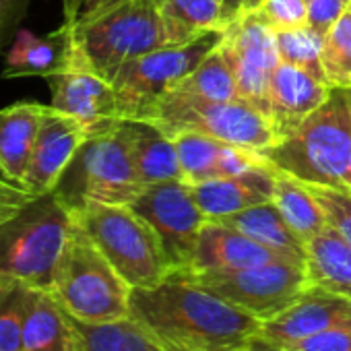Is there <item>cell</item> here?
<instances>
[{
  "mask_svg": "<svg viewBox=\"0 0 351 351\" xmlns=\"http://www.w3.org/2000/svg\"><path fill=\"white\" fill-rule=\"evenodd\" d=\"M130 316L167 351H230L250 345L263 322L182 271L155 287L132 289Z\"/></svg>",
  "mask_w": 351,
  "mask_h": 351,
  "instance_id": "obj_1",
  "label": "cell"
},
{
  "mask_svg": "<svg viewBox=\"0 0 351 351\" xmlns=\"http://www.w3.org/2000/svg\"><path fill=\"white\" fill-rule=\"evenodd\" d=\"M75 228V211L54 191L32 197L0 223V277L50 291Z\"/></svg>",
  "mask_w": 351,
  "mask_h": 351,
  "instance_id": "obj_2",
  "label": "cell"
},
{
  "mask_svg": "<svg viewBox=\"0 0 351 351\" xmlns=\"http://www.w3.org/2000/svg\"><path fill=\"white\" fill-rule=\"evenodd\" d=\"M263 157L304 184L345 189L351 157V89L330 87L328 99L293 132L265 149Z\"/></svg>",
  "mask_w": 351,
  "mask_h": 351,
  "instance_id": "obj_3",
  "label": "cell"
},
{
  "mask_svg": "<svg viewBox=\"0 0 351 351\" xmlns=\"http://www.w3.org/2000/svg\"><path fill=\"white\" fill-rule=\"evenodd\" d=\"M73 25L77 62L112 81L130 60L165 48L157 0H124L116 9Z\"/></svg>",
  "mask_w": 351,
  "mask_h": 351,
  "instance_id": "obj_4",
  "label": "cell"
},
{
  "mask_svg": "<svg viewBox=\"0 0 351 351\" xmlns=\"http://www.w3.org/2000/svg\"><path fill=\"white\" fill-rule=\"evenodd\" d=\"M75 217L132 289L155 287L171 273L157 234L128 205L87 203Z\"/></svg>",
  "mask_w": 351,
  "mask_h": 351,
  "instance_id": "obj_5",
  "label": "cell"
},
{
  "mask_svg": "<svg viewBox=\"0 0 351 351\" xmlns=\"http://www.w3.org/2000/svg\"><path fill=\"white\" fill-rule=\"evenodd\" d=\"M50 291L81 322H110L130 314L132 287L79 223L62 254Z\"/></svg>",
  "mask_w": 351,
  "mask_h": 351,
  "instance_id": "obj_6",
  "label": "cell"
},
{
  "mask_svg": "<svg viewBox=\"0 0 351 351\" xmlns=\"http://www.w3.org/2000/svg\"><path fill=\"white\" fill-rule=\"evenodd\" d=\"M143 189L124 130L116 122L85 138L54 193L75 211L87 203L130 205Z\"/></svg>",
  "mask_w": 351,
  "mask_h": 351,
  "instance_id": "obj_7",
  "label": "cell"
},
{
  "mask_svg": "<svg viewBox=\"0 0 351 351\" xmlns=\"http://www.w3.org/2000/svg\"><path fill=\"white\" fill-rule=\"evenodd\" d=\"M143 120L155 124L167 136L195 132L256 151L261 155L277 143L271 122L242 99L213 101L173 89L163 95Z\"/></svg>",
  "mask_w": 351,
  "mask_h": 351,
  "instance_id": "obj_8",
  "label": "cell"
},
{
  "mask_svg": "<svg viewBox=\"0 0 351 351\" xmlns=\"http://www.w3.org/2000/svg\"><path fill=\"white\" fill-rule=\"evenodd\" d=\"M226 40V29H211L182 46H165L126 62L110 81L120 120H143L147 112L178 87Z\"/></svg>",
  "mask_w": 351,
  "mask_h": 351,
  "instance_id": "obj_9",
  "label": "cell"
},
{
  "mask_svg": "<svg viewBox=\"0 0 351 351\" xmlns=\"http://www.w3.org/2000/svg\"><path fill=\"white\" fill-rule=\"evenodd\" d=\"M186 275L261 322L281 314L312 285L306 265L291 261H273L267 265L226 273Z\"/></svg>",
  "mask_w": 351,
  "mask_h": 351,
  "instance_id": "obj_10",
  "label": "cell"
},
{
  "mask_svg": "<svg viewBox=\"0 0 351 351\" xmlns=\"http://www.w3.org/2000/svg\"><path fill=\"white\" fill-rule=\"evenodd\" d=\"M157 234L165 258L173 271H186L193 263L201 230L207 221L193 191L182 180L145 186L128 205Z\"/></svg>",
  "mask_w": 351,
  "mask_h": 351,
  "instance_id": "obj_11",
  "label": "cell"
},
{
  "mask_svg": "<svg viewBox=\"0 0 351 351\" xmlns=\"http://www.w3.org/2000/svg\"><path fill=\"white\" fill-rule=\"evenodd\" d=\"M219 48L234 71L240 99L265 116L267 89L279 66L275 32L254 11H246L226 29Z\"/></svg>",
  "mask_w": 351,
  "mask_h": 351,
  "instance_id": "obj_12",
  "label": "cell"
},
{
  "mask_svg": "<svg viewBox=\"0 0 351 351\" xmlns=\"http://www.w3.org/2000/svg\"><path fill=\"white\" fill-rule=\"evenodd\" d=\"M89 134V128L77 118L48 106L21 186L32 197L52 193Z\"/></svg>",
  "mask_w": 351,
  "mask_h": 351,
  "instance_id": "obj_13",
  "label": "cell"
},
{
  "mask_svg": "<svg viewBox=\"0 0 351 351\" xmlns=\"http://www.w3.org/2000/svg\"><path fill=\"white\" fill-rule=\"evenodd\" d=\"M351 320V298L310 285L289 308L263 322L250 345H283Z\"/></svg>",
  "mask_w": 351,
  "mask_h": 351,
  "instance_id": "obj_14",
  "label": "cell"
},
{
  "mask_svg": "<svg viewBox=\"0 0 351 351\" xmlns=\"http://www.w3.org/2000/svg\"><path fill=\"white\" fill-rule=\"evenodd\" d=\"M46 81L52 95L50 106L77 118L89 128L91 134L120 122L114 87L97 73L81 64H73L71 69L56 73Z\"/></svg>",
  "mask_w": 351,
  "mask_h": 351,
  "instance_id": "obj_15",
  "label": "cell"
},
{
  "mask_svg": "<svg viewBox=\"0 0 351 351\" xmlns=\"http://www.w3.org/2000/svg\"><path fill=\"white\" fill-rule=\"evenodd\" d=\"M330 87L308 73L279 62L269 89L265 116L271 122L277 141L293 132L312 112L328 99Z\"/></svg>",
  "mask_w": 351,
  "mask_h": 351,
  "instance_id": "obj_16",
  "label": "cell"
},
{
  "mask_svg": "<svg viewBox=\"0 0 351 351\" xmlns=\"http://www.w3.org/2000/svg\"><path fill=\"white\" fill-rule=\"evenodd\" d=\"M178 149L182 180L186 184H199L215 178L244 173L256 165H265V157L256 151L217 141L211 136L180 132L171 136Z\"/></svg>",
  "mask_w": 351,
  "mask_h": 351,
  "instance_id": "obj_17",
  "label": "cell"
},
{
  "mask_svg": "<svg viewBox=\"0 0 351 351\" xmlns=\"http://www.w3.org/2000/svg\"><path fill=\"white\" fill-rule=\"evenodd\" d=\"M273 261L287 258L279 256L277 252L269 250L267 246L254 242L252 238L217 219H207L201 230L197 250L186 273H226L267 265Z\"/></svg>",
  "mask_w": 351,
  "mask_h": 351,
  "instance_id": "obj_18",
  "label": "cell"
},
{
  "mask_svg": "<svg viewBox=\"0 0 351 351\" xmlns=\"http://www.w3.org/2000/svg\"><path fill=\"white\" fill-rule=\"evenodd\" d=\"M77 62L73 25L62 23L48 36H38L29 29H19L3 69V79L19 77H52L71 69Z\"/></svg>",
  "mask_w": 351,
  "mask_h": 351,
  "instance_id": "obj_19",
  "label": "cell"
},
{
  "mask_svg": "<svg viewBox=\"0 0 351 351\" xmlns=\"http://www.w3.org/2000/svg\"><path fill=\"white\" fill-rule=\"evenodd\" d=\"M189 186L205 217L221 219L248 207L273 201L275 167L271 163H265L244 173L230 176V178H215Z\"/></svg>",
  "mask_w": 351,
  "mask_h": 351,
  "instance_id": "obj_20",
  "label": "cell"
},
{
  "mask_svg": "<svg viewBox=\"0 0 351 351\" xmlns=\"http://www.w3.org/2000/svg\"><path fill=\"white\" fill-rule=\"evenodd\" d=\"M48 106L17 101L0 110V176L21 186ZM23 189V186H21Z\"/></svg>",
  "mask_w": 351,
  "mask_h": 351,
  "instance_id": "obj_21",
  "label": "cell"
},
{
  "mask_svg": "<svg viewBox=\"0 0 351 351\" xmlns=\"http://www.w3.org/2000/svg\"><path fill=\"white\" fill-rule=\"evenodd\" d=\"M21 351H77L75 320L48 289L27 291Z\"/></svg>",
  "mask_w": 351,
  "mask_h": 351,
  "instance_id": "obj_22",
  "label": "cell"
},
{
  "mask_svg": "<svg viewBox=\"0 0 351 351\" xmlns=\"http://www.w3.org/2000/svg\"><path fill=\"white\" fill-rule=\"evenodd\" d=\"M120 126L143 186L182 180L178 149L171 136L145 120H120Z\"/></svg>",
  "mask_w": 351,
  "mask_h": 351,
  "instance_id": "obj_23",
  "label": "cell"
},
{
  "mask_svg": "<svg viewBox=\"0 0 351 351\" xmlns=\"http://www.w3.org/2000/svg\"><path fill=\"white\" fill-rule=\"evenodd\" d=\"M217 221L242 232L244 236L252 238L254 242L267 246L269 250L277 252L279 256L291 263L306 265L308 261L306 242L289 228V223L283 219L273 201L248 207L240 213L221 217Z\"/></svg>",
  "mask_w": 351,
  "mask_h": 351,
  "instance_id": "obj_24",
  "label": "cell"
},
{
  "mask_svg": "<svg viewBox=\"0 0 351 351\" xmlns=\"http://www.w3.org/2000/svg\"><path fill=\"white\" fill-rule=\"evenodd\" d=\"M167 46H182L205 32L228 29V19L221 0H157Z\"/></svg>",
  "mask_w": 351,
  "mask_h": 351,
  "instance_id": "obj_25",
  "label": "cell"
},
{
  "mask_svg": "<svg viewBox=\"0 0 351 351\" xmlns=\"http://www.w3.org/2000/svg\"><path fill=\"white\" fill-rule=\"evenodd\" d=\"M77 351H167L134 316L110 322H81L77 318Z\"/></svg>",
  "mask_w": 351,
  "mask_h": 351,
  "instance_id": "obj_26",
  "label": "cell"
},
{
  "mask_svg": "<svg viewBox=\"0 0 351 351\" xmlns=\"http://www.w3.org/2000/svg\"><path fill=\"white\" fill-rule=\"evenodd\" d=\"M306 269L312 285L351 298V244L326 228L306 244Z\"/></svg>",
  "mask_w": 351,
  "mask_h": 351,
  "instance_id": "obj_27",
  "label": "cell"
},
{
  "mask_svg": "<svg viewBox=\"0 0 351 351\" xmlns=\"http://www.w3.org/2000/svg\"><path fill=\"white\" fill-rule=\"evenodd\" d=\"M273 203L283 215V219L289 223V228L308 244L312 238L320 236L328 223L326 217L310 193V189L300 182L293 176L279 171L275 167V193H273Z\"/></svg>",
  "mask_w": 351,
  "mask_h": 351,
  "instance_id": "obj_28",
  "label": "cell"
},
{
  "mask_svg": "<svg viewBox=\"0 0 351 351\" xmlns=\"http://www.w3.org/2000/svg\"><path fill=\"white\" fill-rule=\"evenodd\" d=\"M178 91L199 95L213 101H236L240 99L236 77L228 64L221 48L213 50L178 87Z\"/></svg>",
  "mask_w": 351,
  "mask_h": 351,
  "instance_id": "obj_29",
  "label": "cell"
},
{
  "mask_svg": "<svg viewBox=\"0 0 351 351\" xmlns=\"http://www.w3.org/2000/svg\"><path fill=\"white\" fill-rule=\"evenodd\" d=\"M279 62L295 66L310 77L326 83V73L322 64V36L314 32L310 25H302L295 29L275 32ZM328 85V83H326Z\"/></svg>",
  "mask_w": 351,
  "mask_h": 351,
  "instance_id": "obj_30",
  "label": "cell"
},
{
  "mask_svg": "<svg viewBox=\"0 0 351 351\" xmlns=\"http://www.w3.org/2000/svg\"><path fill=\"white\" fill-rule=\"evenodd\" d=\"M322 64L328 87L351 89V5L322 38Z\"/></svg>",
  "mask_w": 351,
  "mask_h": 351,
  "instance_id": "obj_31",
  "label": "cell"
},
{
  "mask_svg": "<svg viewBox=\"0 0 351 351\" xmlns=\"http://www.w3.org/2000/svg\"><path fill=\"white\" fill-rule=\"evenodd\" d=\"M29 285L0 277V351H21V328Z\"/></svg>",
  "mask_w": 351,
  "mask_h": 351,
  "instance_id": "obj_32",
  "label": "cell"
},
{
  "mask_svg": "<svg viewBox=\"0 0 351 351\" xmlns=\"http://www.w3.org/2000/svg\"><path fill=\"white\" fill-rule=\"evenodd\" d=\"M306 186L318 201L328 228L351 244V191L320 186V184H306Z\"/></svg>",
  "mask_w": 351,
  "mask_h": 351,
  "instance_id": "obj_33",
  "label": "cell"
},
{
  "mask_svg": "<svg viewBox=\"0 0 351 351\" xmlns=\"http://www.w3.org/2000/svg\"><path fill=\"white\" fill-rule=\"evenodd\" d=\"M273 351H351V320L283 345H254Z\"/></svg>",
  "mask_w": 351,
  "mask_h": 351,
  "instance_id": "obj_34",
  "label": "cell"
},
{
  "mask_svg": "<svg viewBox=\"0 0 351 351\" xmlns=\"http://www.w3.org/2000/svg\"><path fill=\"white\" fill-rule=\"evenodd\" d=\"M273 32L295 29L308 25V3L306 0H261L252 9Z\"/></svg>",
  "mask_w": 351,
  "mask_h": 351,
  "instance_id": "obj_35",
  "label": "cell"
},
{
  "mask_svg": "<svg viewBox=\"0 0 351 351\" xmlns=\"http://www.w3.org/2000/svg\"><path fill=\"white\" fill-rule=\"evenodd\" d=\"M349 5L351 0H310L308 25L324 38V34L337 23V19L347 11Z\"/></svg>",
  "mask_w": 351,
  "mask_h": 351,
  "instance_id": "obj_36",
  "label": "cell"
},
{
  "mask_svg": "<svg viewBox=\"0 0 351 351\" xmlns=\"http://www.w3.org/2000/svg\"><path fill=\"white\" fill-rule=\"evenodd\" d=\"M27 9L29 0H0V52L11 44V38L17 36Z\"/></svg>",
  "mask_w": 351,
  "mask_h": 351,
  "instance_id": "obj_37",
  "label": "cell"
},
{
  "mask_svg": "<svg viewBox=\"0 0 351 351\" xmlns=\"http://www.w3.org/2000/svg\"><path fill=\"white\" fill-rule=\"evenodd\" d=\"M29 199L32 195L25 189L0 178V223L9 219L11 215H15Z\"/></svg>",
  "mask_w": 351,
  "mask_h": 351,
  "instance_id": "obj_38",
  "label": "cell"
},
{
  "mask_svg": "<svg viewBox=\"0 0 351 351\" xmlns=\"http://www.w3.org/2000/svg\"><path fill=\"white\" fill-rule=\"evenodd\" d=\"M91 0H62L64 23H77L81 15L89 9Z\"/></svg>",
  "mask_w": 351,
  "mask_h": 351,
  "instance_id": "obj_39",
  "label": "cell"
},
{
  "mask_svg": "<svg viewBox=\"0 0 351 351\" xmlns=\"http://www.w3.org/2000/svg\"><path fill=\"white\" fill-rule=\"evenodd\" d=\"M122 3H124V0H91L89 9L81 15L79 21H87V19L99 17V15H104V13L112 11V9H116V7L122 5ZM79 21H77V23H79Z\"/></svg>",
  "mask_w": 351,
  "mask_h": 351,
  "instance_id": "obj_40",
  "label": "cell"
},
{
  "mask_svg": "<svg viewBox=\"0 0 351 351\" xmlns=\"http://www.w3.org/2000/svg\"><path fill=\"white\" fill-rule=\"evenodd\" d=\"M223 7H226V13H228V19L234 23L240 15H244L246 11H252L256 9V0H221Z\"/></svg>",
  "mask_w": 351,
  "mask_h": 351,
  "instance_id": "obj_41",
  "label": "cell"
},
{
  "mask_svg": "<svg viewBox=\"0 0 351 351\" xmlns=\"http://www.w3.org/2000/svg\"><path fill=\"white\" fill-rule=\"evenodd\" d=\"M230 351H273V349H265V347H254V345H246V347H238V349H230Z\"/></svg>",
  "mask_w": 351,
  "mask_h": 351,
  "instance_id": "obj_42",
  "label": "cell"
},
{
  "mask_svg": "<svg viewBox=\"0 0 351 351\" xmlns=\"http://www.w3.org/2000/svg\"><path fill=\"white\" fill-rule=\"evenodd\" d=\"M345 189L351 191V157H349V165H347V173H345Z\"/></svg>",
  "mask_w": 351,
  "mask_h": 351,
  "instance_id": "obj_43",
  "label": "cell"
},
{
  "mask_svg": "<svg viewBox=\"0 0 351 351\" xmlns=\"http://www.w3.org/2000/svg\"><path fill=\"white\" fill-rule=\"evenodd\" d=\"M258 5H261V0H256V7H258Z\"/></svg>",
  "mask_w": 351,
  "mask_h": 351,
  "instance_id": "obj_44",
  "label": "cell"
},
{
  "mask_svg": "<svg viewBox=\"0 0 351 351\" xmlns=\"http://www.w3.org/2000/svg\"><path fill=\"white\" fill-rule=\"evenodd\" d=\"M306 3H310V0H306Z\"/></svg>",
  "mask_w": 351,
  "mask_h": 351,
  "instance_id": "obj_45",
  "label": "cell"
}]
</instances>
